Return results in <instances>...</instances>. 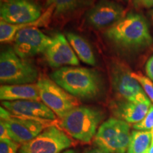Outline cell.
Masks as SVG:
<instances>
[{"instance_id": "10", "label": "cell", "mask_w": 153, "mask_h": 153, "mask_svg": "<svg viewBox=\"0 0 153 153\" xmlns=\"http://www.w3.org/2000/svg\"><path fill=\"white\" fill-rule=\"evenodd\" d=\"M2 121L11 139L22 145L35 138L45 128L55 125V120L33 119L11 114L9 118Z\"/></svg>"}, {"instance_id": "23", "label": "cell", "mask_w": 153, "mask_h": 153, "mask_svg": "<svg viewBox=\"0 0 153 153\" xmlns=\"http://www.w3.org/2000/svg\"><path fill=\"white\" fill-rule=\"evenodd\" d=\"M20 144L11 139H1L0 153H19Z\"/></svg>"}, {"instance_id": "5", "label": "cell", "mask_w": 153, "mask_h": 153, "mask_svg": "<svg viewBox=\"0 0 153 153\" xmlns=\"http://www.w3.org/2000/svg\"><path fill=\"white\" fill-rule=\"evenodd\" d=\"M132 72L126 65L115 60L109 66L111 85L116 99L133 102H148L150 99L143 87L132 76Z\"/></svg>"}, {"instance_id": "26", "label": "cell", "mask_w": 153, "mask_h": 153, "mask_svg": "<svg viewBox=\"0 0 153 153\" xmlns=\"http://www.w3.org/2000/svg\"><path fill=\"white\" fill-rule=\"evenodd\" d=\"M0 138L1 139H11L9 134L6 127L4 123L2 120L0 121Z\"/></svg>"}, {"instance_id": "8", "label": "cell", "mask_w": 153, "mask_h": 153, "mask_svg": "<svg viewBox=\"0 0 153 153\" xmlns=\"http://www.w3.org/2000/svg\"><path fill=\"white\" fill-rule=\"evenodd\" d=\"M37 85L42 102L60 119L73 108L80 106L79 99L69 94L48 77L40 76Z\"/></svg>"}, {"instance_id": "11", "label": "cell", "mask_w": 153, "mask_h": 153, "mask_svg": "<svg viewBox=\"0 0 153 153\" xmlns=\"http://www.w3.org/2000/svg\"><path fill=\"white\" fill-rule=\"evenodd\" d=\"M53 38L44 34L37 27L23 28L14 39V51L23 59L44 53L52 43Z\"/></svg>"}, {"instance_id": "17", "label": "cell", "mask_w": 153, "mask_h": 153, "mask_svg": "<svg viewBox=\"0 0 153 153\" xmlns=\"http://www.w3.org/2000/svg\"><path fill=\"white\" fill-rule=\"evenodd\" d=\"M53 13H54L53 7L50 6L48 7L47 10L43 12L41 16L36 22L28 23V24H11L1 20L0 22V41L1 43H10L11 41H14L16 34L23 28L45 26L48 24Z\"/></svg>"}, {"instance_id": "33", "label": "cell", "mask_w": 153, "mask_h": 153, "mask_svg": "<svg viewBox=\"0 0 153 153\" xmlns=\"http://www.w3.org/2000/svg\"><path fill=\"white\" fill-rule=\"evenodd\" d=\"M145 153H148V152H145Z\"/></svg>"}, {"instance_id": "15", "label": "cell", "mask_w": 153, "mask_h": 153, "mask_svg": "<svg viewBox=\"0 0 153 153\" xmlns=\"http://www.w3.org/2000/svg\"><path fill=\"white\" fill-rule=\"evenodd\" d=\"M151 105L152 101L133 102L115 99L110 102V109L116 118L135 124L145 117Z\"/></svg>"}, {"instance_id": "27", "label": "cell", "mask_w": 153, "mask_h": 153, "mask_svg": "<svg viewBox=\"0 0 153 153\" xmlns=\"http://www.w3.org/2000/svg\"><path fill=\"white\" fill-rule=\"evenodd\" d=\"M81 153H109L106 151H105L99 147H94V148H91L89 149H86L83 152Z\"/></svg>"}, {"instance_id": "24", "label": "cell", "mask_w": 153, "mask_h": 153, "mask_svg": "<svg viewBox=\"0 0 153 153\" xmlns=\"http://www.w3.org/2000/svg\"><path fill=\"white\" fill-rule=\"evenodd\" d=\"M133 4L136 8H153V0H133Z\"/></svg>"}, {"instance_id": "4", "label": "cell", "mask_w": 153, "mask_h": 153, "mask_svg": "<svg viewBox=\"0 0 153 153\" xmlns=\"http://www.w3.org/2000/svg\"><path fill=\"white\" fill-rule=\"evenodd\" d=\"M37 68L7 48L0 55V82L2 85H28L38 80Z\"/></svg>"}, {"instance_id": "14", "label": "cell", "mask_w": 153, "mask_h": 153, "mask_svg": "<svg viewBox=\"0 0 153 153\" xmlns=\"http://www.w3.org/2000/svg\"><path fill=\"white\" fill-rule=\"evenodd\" d=\"M1 105L14 116L38 120H56L57 116L55 113L41 101H4L1 102Z\"/></svg>"}, {"instance_id": "3", "label": "cell", "mask_w": 153, "mask_h": 153, "mask_svg": "<svg viewBox=\"0 0 153 153\" xmlns=\"http://www.w3.org/2000/svg\"><path fill=\"white\" fill-rule=\"evenodd\" d=\"M104 118V113L100 108L79 106L61 118L60 126L72 138L88 144L95 137Z\"/></svg>"}, {"instance_id": "29", "label": "cell", "mask_w": 153, "mask_h": 153, "mask_svg": "<svg viewBox=\"0 0 153 153\" xmlns=\"http://www.w3.org/2000/svg\"><path fill=\"white\" fill-rule=\"evenodd\" d=\"M149 15H150L151 21H152V24H153V9L150 11V12H149Z\"/></svg>"}, {"instance_id": "20", "label": "cell", "mask_w": 153, "mask_h": 153, "mask_svg": "<svg viewBox=\"0 0 153 153\" xmlns=\"http://www.w3.org/2000/svg\"><path fill=\"white\" fill-rule=\"evenodd\" d=\"M91 0H47V7L53 6L54 14L57 16L71 14L76 9L89 4Z\"/></svg>"}, {"instance_id": "25", "label": "cell", "mask_w": 153, "mask_h": 153, "mask_svg": "<svg viewBox=\"0 0 153 153\" xmlns=\"http://www.w3.org/2000/svg\"><path fill=\"white\" fill-rule=\"evenodd\" d=\"M145 72L149 79L153 82V55L148 59L145 65Z\"/></svg>"}, {"instance_id": "13", "label": "cell", "mask_w": 153, "mask_h": 153, "mask_svg": "<svg viewBox=\"0 0 153 153\" xmlns=\"http://www.w3.org/2000/svg\"><path fill=\"white\" fill-rule=\"evenodd\" d=\"M44 56L48 64L53 68L79 65L76 53L62 33H57L53 37L52 43L44 52Z\"/></svg>"}, {"instance_id": "2", "label": "cell", "mask_w": 153, "mask_h": 153, "mask_svg": "<svg viewBox=\"0 0 153 153\" xmlns=\"http://www.w3.org/2000/svg\"><path fill=\"white\" fill-rule=\"evenodd\" d=\"M51 79L80 100H94L104 91V82L98 71L81 67H63L51 74Z\"/></svg>"}, {"instance_id": "7", "label": "cell", "mask_w": 153, "mask_h": 153, "mask_svg": "<svg viewBox=\"0 0 153 153\" xmlns=\"http://www.w3.org/2000/svg\"><path fill=\"white\" fill-rule=\"evenodd\" d=\"M74 145L66 132L55 125L46 128L29 142L21 145L19 153H62Z\"/></svg>"}, {"instance_id": "30", "label": "cell", "mask_w": 153, "mask_h": 153, "mask_svg": "<svg viewBox=\"0 0 153 153\" xmlns=\"http://www.w3.org/2000/svg\"><path fill=\"white\" fill-rule=\"evenodd\" d=\"M148 153H153V140L152 142V144H151L150 148L148 150Z\"/></svg>"}, {"instance_id": "12", "label": "cell", "mask_w": 153, "mask_h": 153, "mask_svg": "<svg viewBox=\"0 0 153 153\" xmlns=\"http://www.w3.org/2000/svg\"><path fill=\"white\" fill-rule=\"evenodd\" d=\"M123 7L112 0H100L87 11V22L97 29L109 28L125 16Z\"/></svg>"}, {"instance_id": "19", "label": "cell", "mask_w": 153, "mask_h": 153, "mask_svg": "<svg viewBox=\"0 0 153 153\" xmlns=\"http://www.w3.org/2000/svg\"><path fill=\"white\" fill-rule=\"evenodd\" d=\"M152 142V131H133L127 153H145Z\"/></svg>"}, {"instance_id": "9", "label": "cell", "mask_w": 153, "mask_h": 153, "mask_svg": "<svg viewBox=\"0 0 153 153\" xmlns=\"http://www.w3.org/2000/svg\"><path fill=\"white\" fill-rule=\"evenodd\" d=\"M42 15L41 6L35 0H1V20L11 24L36 22Z\"/></svg>"}, {"instance_id": "18", "label": "cell", "mask_w": 153, "mask_h": 153, "mask_svg": "<svg viewBox=\"0 0 153 153\" xmlns=\"http://www.w3.org/2000/svg\"><path fill=\"white\" fill-rule=\"evenodd\" d=\"M66 38L77 57L84 63L95 65L97 63L94 53L88 42L84 38L74 33H68Z\"/></svg>"}, {"instance_id": "32", "label": "cell", "mask_w": 153, "mask_h": 153, "mask_svg": "<svg viewBox=\"0 0 153 153\" xmlns=\"http://www.w3.org/2000/svg\"><path fill=\"white\" fill-rule=\"evenodd\" d=\"M152 140H153V129H152Z\"/></svg>"}, {"instance_id": "16", "label": "cell", "mask_w": 153, "mask_h": 153, "mask_svg": "<svg viewBox=\"0 0 153 153\" xmlns=\"http://www.w3.org/2000/svg\"><path fill=\"white\" fill-rule=\"evenodd\" d=\"M1 100L41 101L37 83L28 85H2L0 87Z\"/></svg>"}, {"instance_id": "1", "label": "cell", "mask_w": 153, "mask_h": 153, "mask_svg": "<svg viewBox=\"0 0 153 153\" xmlns=\"http://www.w3.org/2000/svg\"><path fill=\"white\" fill-rule=\"evenodd\" d=\"M107 41L123 52H138L153 43L146 19L138 13L131 12L105 31Z\"/></svg>"}, {"instance_id": "22", "label": "cell", "mask_w": 153, "mask_h": 153, "mask_svg": "<svg viewBox=\"0 0 153 153\" xmlns=\"http://www.w3.org/2000/svg\"><path fill=\"white\" fill-rule=\"evenodd\" d=\"M133 128L137 131H150L153 129V104L150 106L145 117L139 123L134 124Z\"/></svg>"}, {"instance_id": "21", "label": "cell", "mask_w": 153, "mask_h": 153, "mask_svg": "<svg viewBox=\"0 0 153 153\" xmlns=\"http://www.w3.org/2000/svg\"><path fill=\"white\" fill-rule=\"evenodd\" d=\"M132 76L139 82L140 85L143 87L145 94L150 99L153 104V83L148 77L145 76L140 72H132Z\"/></svg>"}, {"instance_id": "6", "label": "cell", "mask_w": 153, "mask_h": 153, "mask_svg": "<svg viewBox=\"0 0 153 153\" xmlns=\"http://www.w3.org/2000/svg\"><path fill=\"white\" fill-rule=\"evenodd\" d=\"M128 123L111 118L99 126L94 137L97 147L109 153H126L131 140Z\"/></svg>"}, {"instance_id": "31", "label": "cell", "mask_w": 153, "mask_h": 153, "mask_svg": "<svg viewBox=\"0 0 153 153\" xmlns=\"http://www.w3.org/2000/svg\"><path fill=\"white\" fill-rule=\"evenodd\" d=\"M115 1H128L129 0H115Z\"/></svg>"}, {"instance_id": "28", "label": "cell", "mask_w": 153, "mask_h": 153, "mask_svg": "<svg viewBox=\"0 0 153 153\" xmlns=\"http://www.w3.org/2000/svg\"><path fill=\"white\" fill-rule=\"evenodd\" d=\"M62 153H77V151L74 150V149H68V150L64 151Z\"/></svg>"}]
</instances>
